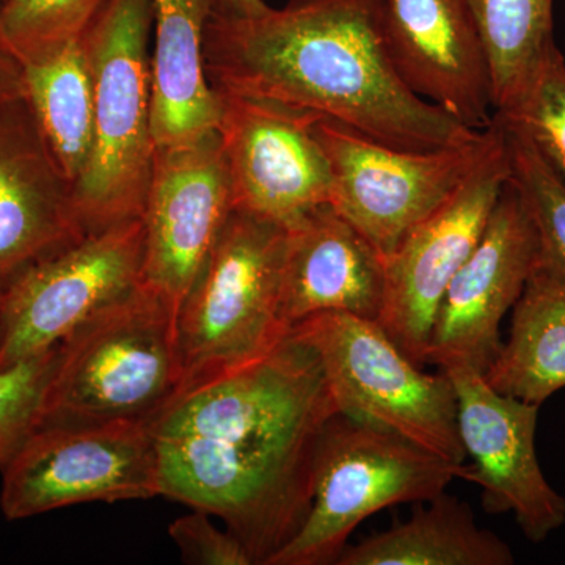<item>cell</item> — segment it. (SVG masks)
Wrapping results in <instances>:
<instances>
[{"instance_id":"d6986e66","label":"cell","mask_w":565,"mask_h":565,"mask_svg":"<svg viewBox=\"0 0 565 565\" xmlns=\"http://www.w3.org/2000/svg\"><path fill=\"white\" fill-rule=\"evenodd\" d=\"M151 2L152 137L156 148L185 147L217 131L218 96L204 65V32L215 0Z\"/></svg>"},{"instance_id":"9c48e42d","label":"cell","mask_w":565,"mask_h":565,"mask_svg":"<svg viewBox=\"0 0 565 565\" xmlns=\"http://www.w3.org/2000/svg\"><path fill=\"white\" fill-rule=\"evenodd\" d=\"M10 522L84 503L161 497L152 423L39 427L2 471Z\"/></svg>"},{"instance_id":"8992f818","label":"cell","mask_w":565,"mask_h":565,"mask_svg":"<svg viewBox=\"0 0 565 565\" xmlns=\"http://www.w3.org/2000/svg\"><path fill=\"white\" fill-rule=\"evenodd\" d=\"M462 467L384 427L333 415L316 452L310 512L267 565L337 564L364 520L433 500L460 479Z\"/></svg>"},{"instance_id":"30bf717a","label":"cell","mask_w":565,"mask_h":565,"mask_svg":"<svg viewBox=\"0 0 565 565\" xmlns=\"http://www.w3.org/2000/svg\"><path fill=\"white\" fill-rule=\"evenodd\" d=\"M143 218L87 234L3 289L0 370L61 345L141 285Z\"/></svg>"},{"instance_id":"8fae6325","label":"cell","mask_w":565,"mask_h":565,"mask_svg":"<svg viewBox=\"0 0 565 565\" xmlns=\"http://www.w3.org/2000/svg\"><path fill=\"white\" fill-rule=\"evenodd\" d=\"M497 125V140L459 191L385 259V300L377 322L419 366L426 364L438 305L481 239L511 177L504 129Z\"/></svg>"},{"instance_id":"277c9868","label":"cell","mask_w":565,"mask_h":565,"mask_svg":"<svg viewBox=\"0 0 565 565\" xmlns=\"http://www.w3.org/2000/svg\"><path fill=\"white\" fill-rule=\"evenodd\" d=\"M177 316L143 285L93 316L58 345L40 427L154 422L184 384Z\"/></svg>"},{"instance_id":"5b68a950","label":"cell","mask_w":565,"mask_h":565,"mask_svg":"<svg viewBox=\"0 0 565 565\" xmlns=\"http://www.w3.org/2000/svg\"><path fill=\"white\" fill-rule=\"evenodd\" d=\"M286 228L233 211L177 318L182 392L259 359L289 330L280 316Z\"/></svg>"},{"instance_id":"6da1fadb","label":"cell","mask_w":565,"mask_h":565,"mask_svg":"<svg viewBox=\"0 0 565 565\" xmlns=\"http://www.w3.org/2000/svg\"><path fill=\"white\" fill-rule=\"evenodd\" d=\"M337 414L318 353L288 332L152 422L161 497L218 516L267 565L310 512L316 452Z\"/></svg>"},{"instance_id":"ac0fdd59","label":"cell","mask_w":565,"mask_h":565,"mask_svg":"<svg viewBox=\"0 0 565 565\" xmlns=\"http://www.w3.org/2000/svg\"><path fill=\"white\" fill-rule=\"evenodd\" d=\"M385 300V259L332 204L286 228L280 316L291 330L319 313L379 321Z\"/></svg>"},{"instance_id":"2e32d148","label":"cell","mask_w":565,"mask_h":565,"mask_svg":"<svg viewBox=\"0 0 565 565\" xmlns=\"http://www.w3.org/2000/svg\"><path fill=\"white\" fill-rule=\"evenodd\" d=\"M404 84L473 131L493 122L492 74L471 0H374Z\"/></svg>"},{"instance_id":"d4e9b609","label":"cell","mask_w":565,"mask_h":565,"mask_svg":"<svg viewBox=\"0 0 565 565\" xmlns=\"http://www.w3.org/2000/svg\"><path fill=\"white\" fill-rule=\"evenodd\" d=\"M104 0H6L0 43L21 65L39 62L84 35Z\"/></svg>"},{"instance_id":"5bb4252c","label":"cell","mask_w":565,"mask_h":565,"mask_svg":"<svg viewBox=\"0 0 565 565\" xmlns=\"http://www.w3.org/2000/svg\"><path fill=\"white\" fill-rule=\"evenodd\" d=\"M232 212V182L217 131L185 147L156 148L141 217V285L177 315Z\"/></svg>"},{"instance_id":"e0dca14e","label":"cell","mask_w":565,"mask_h":565,"mask_svg":"<svg viewBox=\"0 0 565 565\" xmlns=\"http://www.w3.org/2000/svg\"><path fill=\"white\" fill-rule=\"evenodd\" d=\"M85 237L73 185L22 98L0 106V289Z\"/></svg>"},{"instance_id":"83f0119b","label":"cell","mask_w":565,"mask_h":565,"mask_svg":"<svg viewBox=\"0 0 565 565\" xmlns=\"http://www.w3.org/2000/svg\"><path fill=\"white\" fill-rule=\"evenodd\" d=\"M169 535L181 550L182 559L200 565H255L243 542L228 530L222 531L210 514L192 509L169 526Z\"/></svg>"},{"instance_id":"3957f363","label":"cell","mask_w":565,"mask_h":565,"mask_svg":"<svg viewBox=\"0 0 565 565\" xmlns=\"http://www.w3.org/2000/svg\"><path fill=\"white\" fill-rule=\"evenodd\" d=\"M152 22L151 0H104L82 35L95 96L92 151L73 184L85 236L143 217L156 152Z\"/></svg>"},{"instance_id":"ffe728a7","label":"cell","mask_w":565,"mask_h":565,"mask_svg":"<svg viewBox=\"0 0 565 565\" xmlns=\"http://www.w3.org/2000/svg\"><path fill=\"white\" fill-rule=\"evenodd\" d=\"M407 522L349 546L337 565H512L514 553L476 523L470 504L446 492Z\"/></svg>"},{"instance_id":"4fadbf2b","label":"cell","mask_w":565,"mask_h":565,"mask_svg":"<svg viewBox=\"0 0 565 565\" xmlns=\"http://www.w3.org/2000/svg\"><path fill=\"white\" fill-rule=\"evenodd\" d=\"M444 371L456 388L460 441L473 459L460 479L481 487L487 512H512L527 541L541 544L565 523V498L546 481L535 452L541 407L497 392L473 367Z\"/></svg>"},{"instance_id":"7a4b0ae2","label":"cell","mask_w":565,"mask_h":565,"mask_svg":"<svg viewBox=\"0 0 565 565\" xmlns=\"http://www.w3.org/2000/svg\"><path fill=\"white\" fill-rule=\"evenodd\" d=\"M204 65L214 90L315 111L397 150H441L481 132L404 84L374 0H289L256 17L214 9Z\"/></svg>"},{"instance_id":"7402d4cb","label":"cell","mask_w":565,"mask_h":565,"mask_svg":"<svg viewBox=\"0 0 565 565\" xmlns=\"http://www.w3.org/2000/svg\"><path fill=\"white\" fill-rule=\"evenodd\" d=\"M22 82L36 125L73 185L90 156L95 126L90 63L82 36L50 57L22 65Z\"/></svg>"},{"instance_id":"52a82bcc","label":"cell","mask_w":565,"mask_h":565,"mask_svg":"<svg viewBox=\"0 0 565 565\" xmlns=\"http://www.w3.org/2000/svg\"><path fill=\"white\" fill-rule=\"evenodd\" d=\"M318 353L338 412L465 463L457 396L449 375L424 373L377 321L319 313L294 326Z\"/></svg>"},{"instance_id":"1f68e13d","label":"cell","mask_w":565,"mask_h":565,"mask_svg":"<svg viewBox=\"0 0 565 565\" xmlns=\"http://www.w3.org/2000/svg\"><path fill=\"white\" fill-rule=\"evenodd\" d=\"M3 2H6V0H0V3H3Z\"/></svg>"},{"instance_id":"cb8c5ba5","label":"cell","mask_w":565,"mask_h":565,"mask_svg":"<svg viewBox=\"0 0 565 565\" xmlns=\"http://www.w3.org/2000/svg\"><path fill=\"white\" fill-rule=\"evenodd\" d=\"M493 118L504 129L511 166L509 181L522 196L537 234L534 273L565 289V185L522 129L494 115Z\"/></svg>"},{"instance_id":"ba28073f","label":"cell","mask_w":565,"mask_h":565,"mask_svg":"<svg viewBox=\"0 0 565 565\" xmlns=\"http://www.w3.org/2000/svg\"><path fill=\"white\" fill-rule=\"evenodd\" d=\"M332 172L330 204L386 259L418 223L444 206L498 137V125L441 150H397L344 122L313 125Z\"/></svg>"},{"instance_id":"f1b7e54d","label":"cell","mask_w":565,"mask_h":565,"mask_svg":"<svg viewBox=\"0 0 565 565\" xmlns=\"http://www.w3.org/2000/svg\"><path fill=\"white\" fill-rule=\"evenodd\" d=\"M24 96V82H22V65L14 58L2 43H0V106Z\"/></svg>"},{"instance_id":"44dd1931","label":"cell","mask_w":565,"mask_h":565,"mask_svg":"<svg viewBox=\"0 0 565 565\" xmlns=\"http://www.w3.org/2000/svg\"><path fill=\"white\" fill-rule=\"evenodd\" d=\"M484 377L497 392L539 407L565 388V289L531 275L512 308L509 340Z\"/></svg>"},{"instance_id":"4dcf8cb0","label":"cell","mask_w":565,"mask_h":565,"mask_svg":"<svg viewBox=\"0 0 565 565\" xmlns=\"http://www.w3.org/2000/svg\"><path fill=\"white\" fill-rule=\"evenodd\" d=\"M3 334V289H0V343Z\"/></svg>"},{"instance_id":"484cf974","label":"cell","mask_w":565,"mask_h":565,"mask_svg":"<svg viewBox=\"0 0 565 565\" xmlns=\"http://www.w3.org/2000/svg\"><path fill=\"white\" fill-rule=\"evenodd\" d=\"M494 117L522 129L565 185V61L557 46L525 95Z\"/></svg>"},{"instance_id":"603a6c76","label":"cell","mask_w":565,"mask_h":565,"mask_svg":"<svg viewBox=\"0 0 565 565\" xmlns=\"http://www.w3.org/2000/svg\"><path fill=\"white\" fill-rule=\"evenodd\" d=\"M492 74L494 114L514 107L556 47L553 0H471Z\"/></svg>"},{"instance_id":"9a60e30c","label":"cell","mask_w":565,"mask_h":565,"mask_svg":"<svg viewBox=\"0 0 565 565\" xmlns=\"http://www.w3.org/2000/svg\"><path fill=\"white\" fill-rule=\"evenodd\" d=\"M537 264V234L522 196L505 182L481 239L449 282L430 332L426 364L484 374L500 352V326Z\"/></svg>"},{"instance_id":"7c38bea8","label":"cell","mask_w":565,"mask_h":565,"mask_svg":"<svg viewBox=\"0 0 565 565\" xmlns=\"http://www.w3.org/2000/svg\"><path fill=\"white\" fill-rule=\"evenodd\" d=\"M217 134L233 211L289 228L332 199V172L313 125L321 115L218 92Z\"/></svg>"},{"instance_id":"f546056e","label":"cell","mask_w":565,"mask_h":565,"mask_svg":"<svg viewBox=\"0 0 565 565\" xmlns=\"http://www.w3.org/2000/svg\"><path fill=\"white\" fill-rule=\"evenodd\" d=\"M215 10L232 17H256L267 6L264 0H215Z\"/></svg>"},{"instance_id":"4316f807","label":"cell","mask_w":565,"mask_h":565,"mask_svg":"<svg viewBox=\"0 0 565 565\" xmlns=\"http://www.w3.org/2000/svg\"><path fill=\"white\" fill-rule=\"evenodd\" d=\"M58 345L0 370V471L40 427Z\"/></svg>"}]
</instances>
